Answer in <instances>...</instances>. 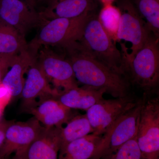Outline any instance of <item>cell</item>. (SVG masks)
Returning a JSON list of instances; mask_svg holds the SVG:
<instances>
[{"instance_id":"cell-1","label":"cell","mask_w":159,"mask_h":159,"mask_svg":"<svg viewBox=\"0 0 159 159\" xmlns=\"http://www.w3.org/2000/svg\"><path fill=\"white\" fill-rule=\"evenodd\" d=\"M77 43L62 50L63 55L70 63L77 83L105 90L107 93L115 98L129 95V82L126 76L87 54L80 48Z\"/></svg>"},{"instance_id":"cell-2","label":"cell","mask_w":159,"mask_h":159,"mask_svg":"<svg viewBox=\"0 0 159 159\" xmlns=\"http://www.w3.org/2000/svg\"><path fill=\"white\" fill-rule=\"evenodd\" d=\"M77 45L97 60L117 73L125 76L122 52L107 33L98 19L96 11L89 16Z\"/></svg>"},{"instance_id":"cell-3","label":"cell","mask_w":159,"mask_h":159,"mask_svg":"<svg viewBox=\"0 0 159 159\" xmlns=\"http://www.w3.org/2000/svg\"><path fill=\"white\" fill-rule=\"evenodd\" d=\"M91 13L74 18H58L44 21L35 37L28 43L29 50L37 55L43 46L57 47L62 50L73 45L80 39L84 23Z\"/></svg>"},{"instance_id":"cell-4","label":"cell","mask_w":159,"mask_h":159,"mask_svg":"<svg viewBox=\"0 0 159 159\" xmlns=\"http://www.w3.org/2000/svg\"><path fill=\"white\" fill-rule=\"evenodd\" d=\"M159 39L151 32L145 45L134 57L123 58L125 75L129 74L132 81L146 94L157 89L159 85Z\"/></svg>"},{"instance_id":"cell-5","label":"cell","mask_w":159,"mask_h":159,"mask_svg":"<svg viewBox=\"0 0 159 159\" xmlns=\"http://www.w3.org/2000/svg\"><path fill=\"white\" fill-rule=\"evenodd\" d=\"M118 7L121 15L117 41L124 40L131 43L130 53L127 51L125 43H121L123 58L130 59L142 48L152 32L139 14L132 0H119Z\"/></svg>"},{"instance_id":"cell-6","label":"cell","mask_w":159,"mask_h":159,"mask_svg":"<svg viewBox=\"0 0 159 159\" xmlns=\"http://www.w3.org/2000/svg\"><path fill=\"white\" fill-rule=\"evenodd\" d=\"M142 100L119 117L108 130L102 135L101 140L93 157L99 159L114 153L138 133L142 108Z\"/></svg>"},{"instance_id":"cell-7","label":"cell","mask_w":159,"mask_h":159,"mask_svg":"<svg viewBox=\"0 0 159 159\" xmlns=\"http://www.w3.org/2000/svg\"><path fill=\"white\" fill-rule=\"evenodd\" d=\"M137 142L141 159H159L158 96L142 99Z\"/></svg>"},{"instance_id":"cell-8","label":"cell","mask_w":159,"mask_h":159,"mask_svg":"<svg viewBox=\"0 0 159 159\" xmlns=\"http://www.w3.org/2000/svg\"><path fill=\"white\" fill-rule=\"evenodd\" d=\"M136 100L129 95L115 99L103 98L86 111L93 134L102 135L119 117L136 105Z\"/></svg>"},{"instance_id":"cell-9","label":"cell","mask_w":159,"mask_h":159,"mask_svg":"<svg viewBox=\"0 0 159 159\" xmlns=\"http://www.w3.org/2000/svg\"><path fill=\"white\" fill-rule=\"evenodd\" d=\"M37 60L54 89L66 90L78 86L70 63L63 54L56 53L50 47L43 46L38 51Z\"/></svg>"},{"instance_id":"cell-10","label":"cell","mask_w":159,"mask_h":159,"mask_svg":"<svg viewBox=\"0 0 159 159\" xmlns=\"http://www.w3.org/2000/svg\"><path fill=\"white\" fill-rule=\"evenodd\" d=\"M0 20L14 28L23 37L43 22L36 9L19 0H0Z\"/></svg>"},{"instance_id":"cell-11","label":"cell","mask_w":159,"mask_h":159,"mask_svg":"<svg viewBox=\"0 0 159 159\" xmlns=\"http://www.w3.org/2000/svg\"><path fill=\"white\" fill-rule=\"evenodd\" d=\"M43 127L34 117L26 122L13 121L6 130L5 141L0 148V158H9L13 153L17 155L26 154Z\"/></svg>"},{"instance_id":"cell-12","label":"cell","mask_w":159,"mask_h":159,"mask_svg":"<svg viewBox=\"0 0 159 159\" xmlns=\"http://www.w3.org/2000/svg\"><path fill=\"white\" fill-rule=\"evenodd\" d=\"M27 74L20 96L23 109L29 112L38 105L36 99H40V103L49 98L56 99L59 90L51 87L37 59L30 67Z\"/></svg>"},{"instance_id":"cell-13","label":"cell","mask_w":159,"mask_h":159,"mask_svg":"<svg viewBox=\"0 0 159 159\" xmlns=\"http://www.w3.org/2000/svg\"><path fill=\"white\" fill-rule=\"evenodd\" d=\"M37 57L28 48L22 51L15 58L10 70L1 83L12 98L20 96L25 84L24 76L37 59Z\"/></svg>"},{"instance_id":"cell-14","label":"cell","mask_w":159,"mask_h":159,"mask_svg":"<svg viewBox=\"0 0 159 159\" xmlns=\"http://www.w3.org/2000/svg\"><path fill=\"white\" fill-rule=\"evenodd\" d=\"M62 126H43L26 152L28 159H58Z\"/></svg>"},{"instance_id":"cell-15","label":"cell","mask_w":159,"mask_h":159,"mask_svg":"<svg viewBox=\"0 0 159 159\" xmlns=\"http://www.w3.org/2000/svg\"><path fill=\"white\" fill-rule=\"evenodd\" d=\"M97 7V0H57L39 13L44 21L58 18H74L94 12Z\"/></svg>"},{"instance_id":"cell-16","label":"cell","mask_w":159,"mask_h":159,"mask_svg":"<svg viewBox=\"0 0 159 159\" xmlns=\"http://www.w3.org/2000/svg\"><path fill=\"white\" fill-rule=\"evenodd\" d=\"M105 90L98 89L83 86L66 90H60L56 99L63 105L71 109L87 111L91 107L103 99Z\"/></svg>"},{"instance_id":"cell-17","label":"cell","mask_w":159,"mask_h":159,"mask_svg":"<svg viewBox=\"0 0 159 159\" xmlns=\"http://www.w3.org/2000/svg\"><path fill=\"white\" fill-rule=\"evenodd\" d=\"M28 48L25 38L14 28L0 20V57L14 59Z\"/></svg>"},{"instance_id":"cell-18","label":"cell","mask_w":159,"mask_h":159,"mask_svg":"<svg viewBox=\"0 0 159 159\" xmlns=\"http://www.w3.org/2000/svg\"><path fill=\"white\" fill-rule=\"evenodd\" d=\"M91 126L86 114L75 115L67 123L64 128L61 127L60 133V148L58 156L64 151L69 143L93 133Z\"/></svg>"},{"instance_id":"cell-19","label":"cell","mask_w":159,"mask_h":159,"mask_svg":"<svg viewBox=\"0 0 159 159\" xmlns=\"http://www.w3.org/2000/svg\"><path fill=\"white\" fill-rule=\"evenodd\" d=\"M102 135L92 133L69 143L58 159H90L95 154Z\"/></svg>"},{"instance_id":"cell-20","label":"cell","mask_w":159,"mask_h":159,"mask_svg":"<svg viewBox=\"0 0 159 159\" xmlns=\"http://www.w3.org/2000/svg\"><path fill=\"white\" fill-rule=\"evenodd\" d=\"M148 29L159 38V0H132Z\"/></svg>"},{"instance_id":"cell-21","label":"cell","mask_w":159,"mask_h":159,"mask_svg":"<svg viewBox=\"0 0 159 159\" xmlns=\"http://www.w3.org/2000/svg\"><path fill=\"white\" fill-rule=\"evenodd\" d=\"M121 15L119 8L112 4L103 6L98 15V19L102 28L115 42L117 41Z\"/></svg>"},{"instance_id":"cell-22","label":"cell","mask_w":159,"mask_h":159,"mask_svg":"<svg viewBox=\"0 0 159 159\" xmlns=\"http://www.w3.org/2000/svg\"><path fill=\"white\" fill-rule=\"evenodd\" d=\"M75 114L72 109L61 104L59 107L44 116L39 120L45 127L62 126L64 123H67Z\"/></svg>"},{"instance_id":"cell-23","label":"cell","mask_w":159,"mask_h":159,"mask_svg":"<svg viewBox=\"0 0 159 159\" xmlns=\"http://www.w3.org/2000/svg\"><path fill=\"white\" fill-rule=\"evenodd\" d=\"M103 159H141V152L137 142V135L119 147L116 151Z\"/></svg>"},{"instance_id":"cell-24","label":"cell","mask_w":159,"mask_h":159,"mask_svg":"<svg viewBox=\"0 0 159 159\" xmlns=\"http://www.w3.org/2000/svg\"><path fill=\"white\" fill-rule=\"evenodd\" d=\"M61 103L55 98H49L40 102L37 106L29 112L38 120L58 108Z\"/></svg>"},{"instance_id":"cell-25","label":"cell","mask_w":159,"mask_h":159,"mask_svg":"<svg viewBox=\"0 0 159 159\" xmlns=\"http://www.w3.org/2000/svg\"><path fill=\"white\" fill-rule=\"evenodd\" d=\"M14 59H9L0 57V84Z\"/></svg>"},{"instance_id":"cell-26","label":"cell","mask_w":159,"mask_h":159,"mask_svg":"<svg viewBox=\"0 0 159 159\" xmlns=\"http://www.w3.org/2000/svg\"><path fill=\"white\" fill-rule=\"evenodd\" d=\"M13 122V121H7L5 119L0 120V148L5 141L7 128Z\"/></svg>"},{"instance_id":"cell-27","label":"cell","mask_w":159,"mask_h":159,"mask_svg":"<svg viewBox=\"0 0 159 159\" xmlns=\"http://www.w3.org/2000/svg\"><path fill=\"white\" fill-rule=\"evenodd\" d=\"M57 0H37V10L40 11L47 7L51 6Z\"/></svg>"},{"instance_id":"cell-28","label":"cell","mask_w":159,"mask_h":159,"mask_svg":"<svg viewBox=\"0 0 159 159\" xmlns=\"http://www.w3.org/2000/svg\"><path fill=\"white\" fill-rule=\"evenodd\" d=\"M19 1L25 2L37 10V0H19Z\"/></svg>"},{"instance_id":"cell-29","label":"cell","mask_w":159,"mask_h":159,"mask_svg":"<svg viewBox=\"0 0 159 159\" xmlns=\"http://www.w3.org/2000/svg\"><path fill=\"white\" fill-rule=\"evenodd\" d=\"M11 159H28L27 157H26V154H25L20 155H15V156L13 157V158Z\"/></svg>"},{"instance_id":"cell-30","label":"cell","mask_w":159,"mask_h":159,"mask_svg":"<svg viewBox=\"0 0 159 159\" xmlns=\"http://www.w3.org/2000/svg\"><path fill=\"white\" fill-rule=\"evenodd\" d=\"M101 2L103 3V5H109V4H112V3L114 0H100Z\"/></svg>"},{"instance_id":"cell-31","label":"cell","mask_w":159,"mask_h":159,"mask_svg":"<svg viewBox=\"0 0 159 159\" xmlns=\"http://www.w3.org/2000/svg\"><path fill=\"white\" fill-rule=\"evenodd\" d=\"M90 159H99L95 157H93L91 158Z\"/></svg>"},{"instance_id":"cell-32","label":"cell","mask_w":159,"mask_h":159,"mask_svg":"<svg viewBox=\"0 0 159 159\" xmlns=\"http://www.w3.org/2000/svg\"><path fill=\"white\" fill-rule=\"evenodd\" d=\"M0 159H9V158H0Z\"/></svg>"},{"instance_id":"cell-33","label":"cell","mask_w":159,"mask_h":159,"mask_svg":"<svg viewBox=\"0 0 159 159\" xmlns=\"http://www.w3.org/2000/svg\"></svg>"}]
</instances>
